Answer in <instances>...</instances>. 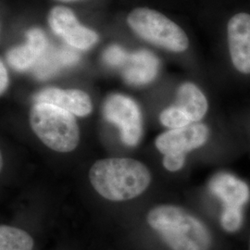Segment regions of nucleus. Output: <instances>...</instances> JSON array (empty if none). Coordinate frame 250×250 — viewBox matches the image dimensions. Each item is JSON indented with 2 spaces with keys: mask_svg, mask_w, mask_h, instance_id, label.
Returning a JSON list of instances; mask_svg holds the SVG:
<instances>
[{
  "mask_svg": "<svg viewBox=\"0 0 250 250\" xmlns=\"http://www.w3.org/2000/svg\"><path fill=\"white\" fill-rule=\"evenodd\" d=\"M89 178L100 196L111 201H125L140 196L148 188L151 174L140 161L111 158L93 164Z\"/></svg>",
  "mask_w": 250,
  "mask_h": 250,
  "instance_id": "obj_1",
  "label": "nucleus"
},
{
  "mask_svg": "<svg viewBox=\"0 0 250 250\" xmlns=\"http://www.w3.org/2000/svg\"><path fill=\"white\" fill-rule=\"evenodd\" d=\"M147 223L171 250H209L212 236L205 224L180 207L161 205L147 214Z\"/></svg>",
  "mask_w": 250,
  "mask_h": 250,
  "instance_id": "obj_2",
  "label": "nucleus"
},
{
  "mask_svg": "<svg viewBox=\"0 0 250 250\" xmlns=\"http://www.w3.org/2000/svg\"><path fill=\"white\" fill-rule=\"evenodd\" d=\"M31 126L46 146L58 152H70L79 144L80 132L73 114L47 103H36L31 110Z\"/></svg>",
  "mask_w": 250,
  "mask_h": 250,
  "instance_id": "obj_3",
  "label": "nucleus"
},
{
  "mask_svg": "<svg viewBox=\"0 0 250 250\" xmlns=\"http://www.w3.org/2000/svg\"><path fill=\"white\" fill-rule=\"evenodd\" d=\"M127 22L139 37L171 52L181 53L189 46L185 31L156 10L137 8L128 15Z\"/></svg>",
  "mask_w": 250,
  "mask_h": 250,
  "instance_id": "obj_4",
  "label": "nucleus"
},
{
  "mask_svg": "<svg viewBox=\"0 0 250 250\" xmlns=\"http://www.w3.org/2000/svg\"><path fill=\"white\" fill-rule=\"evenodd\" d=\"M103 114L107 122L116 125L124 143L136 146L143 134L142 114L134 100L124 95L114 94L104 103Z\"/></svg>",
  "mask_w": 250,
  "mask_h": 250,
  "instance_id": "obj_5",
  "label": "nucleus"
},
{
  "mask_svg": "<svg viewBox=\"0 0 250 250\" xmlns=\"http://www.w3.org/2000/svg\"><path fill=\"white\" fill-rule=\"evenodd\" d=\"M209 137V129L200 123L170 129L160 134L156 141L158 150L164 156L185 157L188 152L193 151L205 145Z\"/></svg>",
  "mask_w": 250,
  "mask_h": 250,
  "instance_id": "obj_6",
  "label": "nucleus"
},
{
  "mask_svg": "<svg viewBox=\"0 0 250 250\" xmlns=\"http://www.w3.org/2000/svg\"><path fill=\"white\" fill-rule=\"evenodd\" d=\"M47 20L54 33L76 49H89L99 40L97 33L83 26L72 10L66 7L57 6L53 8Z\"/></svg>",
  "mask_w": 250,
  "mask_h": 250,
  "instance_id": "obj_7",
  "label": "nucleus"
},
{
  "mask_svg": "<svg viewBox=\"0 0 250 250\" xmlns=\"http://www.w3.org/2000/svg\"><path fill=\"white\" fill-rule=\"evenodd\" d=\"M227 42L232 65L243 74H250V14H234L227 23Z\"/></svg>",
  "mask_w": 250,
  "mask_h": 250,
  "instance_id": "obj_8",
  "label": "nucleus"
},
{
  "mask_svg": "<svg viewBox=\"0 0 250 250\" xmlns=\"http://www.w3.org/2000/svg\"><path fill=\"white\" fill-rule=\"evenodd\" d=\"M211 193L224 203V209H243L250 199L249 186L229 172H219L209 182Z\"/></svg>",
  "mask_w": 250,
  "mask_h": 250,
  "instance_id": "obj_9",
  "label": "nucleus"
},
{
  "mask_svg": "<svg viewBox=\"0 0 250 250\" xmlns=\"http://www.w3.org/2000/svg\"><path fill=\"white\" fill-rule=\"evenodd\" d=\"M36 103H47L62 107L76 116H86L92 110L89 96L81 90H62L50 87L35 96Z\"/></svg>",
  "mask_w": 250,
  "mask_h": 250,
  "instance_id": "obj_10",
  "label": "nucleus"
},
{
  "mask_svg": "<svg viewBox=\"0 0 250 250\" xmlns=\"http://www.w3.org/2000/svg\"><path fill=\"white\" fill-rule=\"evenodd\" d=\"M25 45L16 46L7 54L9 66L16 71H26L33 68L47 48L45 34L38 28H32L27 32Z\"/></svg>",
  "mask_w": 250,
  "mask_h": 250,
  "instance_id": "obj_11",
  "label": "nucleus"
},
{
  "mask_svg": "<svg viewBox=\"0 0 250 250\" xmlns=\"http://www.w3.org/2000/svg\"><path fill=\"white\" fill-rule=\"evenodd\" d=\"M160 71V61L147 50L130 54L124 66L125 80L132 85H144L151 83Z\"/></svg>",
  "mask_w": 250,
  "mask_h": 250,
  "instance_id": "obj_12",
  "label": "nucleus"
},
{
  "mask_svg": "<svg viewBox=\"0 0 250 250\" xmlns=\"http://www.w3.org/2000/svg\"><path fill=\"white\" fill-rule=\"evenodd\" d=\"M79 61V55L67 47L46 48L45 53L35 65L36 78H50L63 68L70 67Z\"/></svg>",
  "mask_w": 250,
  "mask_h": 250,
  "instance_id": "obj_13",
  "label": "nucleus"
},
{
  "mask_svg": "<svg viewBox=\"0 0 250 250\" xmlns=\"http://www.w3.org/2000/svg\"><path fill=\"white\" fill-rule=\"evenodd\" d=\"M174 105L180 107L189 117L192 124L199 123L205 117L208 109V103L205 95L192 83H185L179 87L176 103Z\"/></svg>",
  "mask_w": 250,
  "mask_h": 250,
  "instance_id": "obj_14",
  "label": "nucleus"
},
{
  "mask_svg": "<svg viewBox=\"0 0 250 250\" xmlns=\"http://www.w3.org/2000/svg\"><path fill=\"white\" fill-rule=\"evenodd\" d=\"M35 242L28 232L8 225L0 227V250H33Z\"/></svg>",
  "mask_w": 250,
  "mask_h": 250,
  "instance_id": "obj_15",
  "label": "nucleus"
},
{
  "mask_svg": "<svg viewBox=\"0 0 250 250\" xmlns=\"http://www.w3.org/2000/svg\"><path fill=\"white\" fill-rule=\"evenodd\" d=\"M160 121L169 129H177L192 125L189 117L176 105L165 108L161 113Z\"/></svg>",
  "mask_w": 250,
  "mask_h": 250,
  "instance_id": "obj_16",
  "label": "nucleus"
},
{
  "mask_svg": "<svg viewBox=\"0 0 250 250\" xmlns=\"http://www.w3.org/2000/svg\"><path fill=\"white\" fill-rule=\"evenodd\" d=\"M221 224L226 232H237L243 224V209H224Z\"/></svg>",
  "mask_w": 250,
  "mask_h": 250,
  "instance_id": "obj_17",
  "label": "nucleus"
},
{
  "mask_svg": "<svg viewBox=\"0 0 250 250\" xmlns=\"http://www.w3.org/2000/svg\"><path fill=\"white\" fill-rule=\"evenodd\" d=\"M129 54L118 45H110L104 53V61L112 67H124L128 60Z\"/></svg>",
  "mask_w": 250,
  "mask_h": 250,
  "instance_id": "obj_18",
  "label": "nucleus"
},
{
  "mask_svg": "<svg viewBox=\"0 0 250 250\" xmlns=\"http://www.w3.org/2000/svg\"><path fill=\"white\" fill-rule=\"evenodd\" d=\"M186 158L179 156H164L163 165L170 171H177L181 170L185 165Z\"/></svg>",
  "mask_w": 250,
  "mask_h": 250,
  "instance_id": "obj_19",
  "label": "nucleus"
},
{
  "mask_svg": "<svg viewBox=\"0 0 250 250\" xmlns=\"http://www.w3.org/2000/svg\"><path fill=\"white\" fill-rule=\"evenodd\" d=\"M9 83V76H8V72L4 66V63L1 62L0 63V92L3 94L5 90L7 89Z\"/></svg>",
  "mask_w": 250,
  "mask_h": 250,
  "instance_id": "obj_20",
  "label": "nucleus"
},
{
  "mask_svg": "<svg viewBox=\"0 0 250 250\" xmlns=\"http://www.w3.org/2000/svg\"><path fill=\"white\" fill-rule=\"evenodd\" d=\"M58 1H62V2H74V1H78V0H58Z\"/></svg>",
  "mask_w": 250,
  "mask_h": 250,
  "instance_id": "obj_21",
  "label": "nucleus"
},
{
  "mask_svg": "<svg viewBox=\"0 0 250 250\" xmlns=\"http://www.w3.org/2000/svg\"></svg>",
  "mask_w": 250,
  "mask_h": 250,
  "instance_id": "obj_22",
  "label": "nucleus"
}]
</instances>
